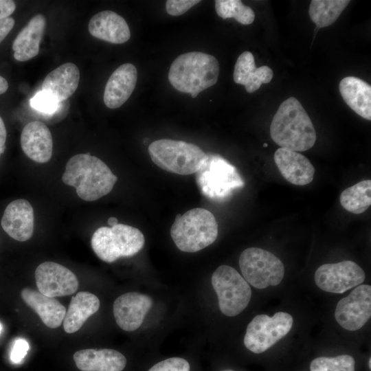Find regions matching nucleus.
Returning <instances> with one entry per match:
<instances>
[{
	"instance_id": "obj_1",
	"label": "nucleus",
	"mask_w": 371,
	"mask_h": 371,
	"mask_svg": "<svg viewBox=\"0 0 371 371\" xmlns=\"http://www.w3.org/2000/svg\"><path fill=\"white\" fill-rule=\"evenodd\" d=\"M269 129L271 139L280 148L293 151L308 150L316 141L311 118L299 100L293 96L281 103Z\"/></svg>"
},
{
	"instance_id": "obj_2",
	"label": "nucleus",
	"mask_w": 371,
	"mask_h": 371,
	"mask_svg": "<svg viewBox=\"0 0 371 371\" xmlns=\"http://www.w3.org/2000/svg\"><path fill=\"white\" fill-rule=\"evenodd\" d=\"M62 180L74 187L80 199L93 201L109 194L117 178L99 158L78 154L67 163Z\"/></svg>"
},
{
	"instance_id": "obj_3",
	"label": "nucleus",
	"mask_w": 371,
	"mask_h": 371,
	"mask_svg": "<svg viewBox=\"0 0 371 371\" xmlns=\"http://www.w3.org/2000/svg\"><path fill=\"white\" fill-rule=\"evenodd\" d=\"M219 63L210 54L192 52L179 56L170 65L168 80L182 93L196 98L202 91L214 85L218 78Z\"/></svg>"
},
{
	"instance_id": "obj_4",
	"label": "nucleus",
	"mask_w": 371,
	"mask_h": 371,
	"mask_svg": "<svg viewBox=\"0 0 371 371\" xmlns=\"http://www.w3.org/2000/svg\"><path fill=\"white\" fill-rule=\"evenodd\" d=\"M218 234V223L209 210L196 207L178 214L170 228V236L177 248L194 253L212 244Z\"/></svg>"
},
{
	"instance_id": "obj_5",
	"label": "nucleus",
	"mask_w": 371,
	"mask_h": 371,
	"mask_svg": "<svg viewBox=\"0 0 371 371\" xmlns=\"http://www.w3.org/2000/svg\"><path fill=\"white\" fill-rule=\"evenodd\" d=\"M148 150L151 160L158 167L181 175L196 173L208 157L194 144L170 139L153 142Z\"/></svg>"
},
{
	"instance_id": "obj_6",
	"label": "nucleus",
	"mask_w": 371,
	"mask_h": 371,
	"mask_svg": "<svg viewBox=\"0 0 371 371\" xmlns=\"http://www.w3.org/2000/svg\"><path fill=\"white\" fill-rule=\"evenodd\" d=\"M91 243L96 256L110 263L121 257H130L137 254L143 248L145 238L137 228L118 223L111 227L97 229Z\"/></svg>"
},
{
	"instance_id": "obj_7",
	"label": "nucleus",
	"mask_w": 371,
	"mask_h": 371,
	"mask_svg": "<svg viewBox=\"0 0 371 371\" xmlns=\"http://www.w3.org/2000/svg\"><path fill=\"white\" fill-rule=\"evenodd\" d=\"M211 281L223 314L234 317L246 308L251 297V289L234 268L225 265L219 266L213 273Z\"/></svg>"
},
{
	"instance_id": "obj_8",
	"label": "nucleus",
	"mask_w": 371,
	"mask_h": 371,
	"mask_svg": "<svg viewBox=\"0 0 371 371\" xmlns=\"http://www.w3.org/2000/svg\"><path fill=\"white\" fill-rule=\"evenodd\" d=\"M239 266L243 278L258 289L279 284L284 275L282 261L271 252L258 247L245 249L240 256Z\"/></svg>"
},
{
	"instance_id": "obj_9",
	"label": "nucleus",
	"mask_w": 371,
	"mask_h": 371,
	"mask_svg": "<svg viewBox=\"0 0 371 371\" xmlns=\"http://www.w3.org/2000/svg\"><path fill=\"white\" fill-rule=\"evenodd\" d=\"M293 322L292 316L285 312H278L273 317L256 315L247 327L244 344L252 352L262 353L286 336Z\"/></svg>"
},
{
	"instance_id": "obj_10",
	"label": "nucleus",
	"mask_w": 371,
	"mask_h": 371,
	"mask_svg": "<svg viewBox=\"0 0 371 371\" xmlns=\"http://www.w3.org/2000/svg\"><path fill=\"white\" fill-rule=\"evenodd\" d=\"M197 173L201 192L212 199L224 196L231 189L243 185L235 168L218 155H208Z\"/></svg>"
},
{
	"instance_id": "obj_11",
	"label": "nucleus",
	"mask_w": 371,
	"mask_h": 371,
	"mask_svg": "<svg viewBox=\"0 0 371 371\" xmlns=\"http://www.w3.org/2000/svg\"><path fill=\"white\" fill-rule=\"evenodd\" d=\"M314 279L320 289L342 293L361 284L365 280V273L356 262L344 260L321 265L317 269Z\"/></svg>"
},
{
	"instance_id": "obj_12",
	"label": "nucleus",
	"mask_w": 371,
	"mask_h": 371,
	"mask_svg": "<svg viewBox=\"0 0 371 371\" xmlns=\"http://www.w3.org/2000/svg\"><path fill=\"white\" fill-rule=\"evenodd\" d=\"M371 316V286H357L346 297L340 300L335 317L344 329L354 331L362 328Z\"/></svg>"
},
{
	"instance_id": "obj_13",
	"label": "nucleus",
	"mask_w": 371,
	"mask_h": 371,
	"mask_svg": "<svg viewBox=\"0 0 371 371\" xmlns=\"http://www.w3.org/2000/svg\"><path fill=\"white\" fill-rule=\"evenodd\" d=\"M35 279L38 291L51 297L71 295L79 285L76 276L71 270L50 261L36 267Z\"/></svg>"
},
{
	"instance_id": "obj_14",
	"label": "nucleus",
	"mask_w": 371,
	"mask_h": 371,
	"mask_svg": "<svg viewBox=\"0 0 371 371\" xmlns=\"http://www.w3.org/2000/svg\"><path fill=\"white\" fill-rule=\"evenodd\" d=\"M153 305L152 298L143 293L128 292L117 297L113 302V315L120 328L134 331L142 324Z\"/></svg>"
},
{
	"instance_id": "obj_15",
	"label": "nucleus",
	"mask_w": 371,
	"mask_h": 371,
	"mask_svg": "<svg viewBox=\"0 0 371 371\" xmlns=\"http://www.w3.org/2000/svg\"><path fill=\"white\" fill-rule=\"evenodd\" d=\"M1 226L14 240H29L34 232V210L31 204L25 199L12 201L3 212Z\"/></svg>"
},
{
	"instance_id": "obj_16",
	"label": "nucleus",
	"mask_w": 371,
	"mask_h": 371,
	"mask_svg": "<svg viewBox=\"0 0 371 371\" xmlns=\"http://www.w3.org/2000/svg\"><path fill=\"white\" fill-rule=\"evenodd\" d=\"M273 159L280 174L289 183L305 186L313 181L315 168L302 154L279 148L275 152Z\"/></svg>"
},
{
	"instance_id": "obj_17",
	"label": "nucleus",
	"mask_w": 371,
	"mask_h": 371,
	"mask_svg": "<svg viewBox=\"0 0 371 371\" xmlns=\"http://www.w3.org/2000/svg\"><path fill=\"white\" fill-rule=\"evenodd\" d=\"M21 146L24 153L38 163L47 162L52 157L53 140L48 127L41 122L27 124L21 135Z\"/></svg>"
},
{
	"instance_id": "obj_18",
	"label": "nucleus",
	"mask_w": 371,
	"mask_h": 371,
	"mask_svg": "<svg viewBox=\"0 0 371 371\" xmlns=\"http://www.w3.org/2000/svg\"><path fill=\"white\" fill-rule=\"evenodd\" d=\"M137 78V69L131 63L117 67L109 77L104 91L103 100L109 109L120 107L135 89Z\"/></svg>"
},
{
	"instance_id": "obj_19",
	"label": "nucleus",
	"mask_w": 371,
	"mask_h": 371,
	"mask_svg": "<svg viewBox=\"0 0 371 371\" xmlns=\"http://www.w3.org/2000/svg\"><path fill=\"white\" fill-rule=\"evenodd\" d=\"M88 29L93 36L114 44L124 43L131 36L125 19L110 10L102 11L93 16Z\"/></svg>"
},
{
	"instance_id": "obj_20",
	"label": "nucleus",
	"mask_w": 371,
	"mask_h": 371,
	"mask_svg": "<svg viewBox=\"0 0 371 371\" xmlns=\"http://www.w3.org/2000/svg\"><path fill=\"white\" fill-rule=\"evenodd\" d=\"M74 360L82 371H122L126 357L113 349H84L76 352Z\"/></svg>"
},
{
	"instance_id": "obj_21",
	"label": "nucleus",
	"mask_w": 371,
	"mask_h": 371,
	"mask_svg": "<svg viewBox=\"0 0 371 371\" xmlns=\"http://www.w3.org/2000/svg\"><path fill=\"white\" fill-rule=\"evenodd\" d=\"M80 71L72 63H66L47 75L42 83V91L52 95L58 102L69 98L77 89Z\"/></svg>"
},
{
	"instance_id": "obj_22",
	"label": "nucleus",
	"mask_w": 371,
	"mask_h": 371,
	"mask_svg": "<svg viewBox=\"0 0 371 371\" xmlns=\"http://www.w3.org/2000/svg\"><path fill=\"white\" fill-rule=\"evenodd\" d=\"M21 295L24 302L39 315L47 327L56 328L63 324L66 308L55 297L27 287L23 289Z\"/></svg>"
},
{
	"instance_id": "obj_23",
	"label": "nucleus",
	"mask_w": 371,
	"mask_h": 371,
	"mask_svg": "<svg viewBox=\"0 0 371 371\" xmlns=\"http://www.w3.org/2000/svg\"><path fill=\"white\" fill-rule=\"evenodd\" d=\"M45 27V17L38 14L21 30L12 43L14 57L16 60L27 61L38 54Z\"/></svg>"
},
{
	"instance_id": "obj_24",
	"label": "nucleus",
	"mask_w": 371,
	"mask_h": 371,
	"mask_svg": "<svg viewBox=\"0 0 371 371\" xmlns=\"http://www.w3.org/2000/svg\"><path fill=\"white\" fill-rule=\"evenodd\" d=\"M273 76V72L268 66L256 67L254 57L250 52H243L236 60L234 80L244 85L248 93H254L262 84L270 82Z\"/></svg>"
},
{
	"instance_id": "obj_25",
	"label": "nucleus",
	"mask_w": 371,
	"mask_h": 371,
	"mask_svg": "<svg viewBox=\"0 0 371 371\" xmlns=\"http://www.w3.org/2000/svg\"><path fill=\"white\" fill-rule=\"evenodd\" d=\"M339 88L346 104L361 117L370 120V85L359 78L347 76L341 80Z\"/></svg>"
},
{
	"instance_id": "obj_26",
	"label": "nucleus",
	"mask_w": 371,
	"mask_h": 371,
	"mask_svg": "<svg viewBox=\"0 0 371 371\" xmlns=\"http://www.w3.org/2000/svg\"><path fill=\"white\" fill-rule=\"evenodd\" d=\"M98 297L88 291H80L71 297L63 320V329L67 333L78 331L100 308Z\"/></svg>"
},
{
	"instance_id": "obj_27",
	"label": "nucleus",
	"mask_w": 371,
	"mask_h": 371,
	"mask_svg": "<svg viewBox=\"0 0 371 371\" xmlns=\"http://www.w3.org/2000/svg\"><path fill=\"white\" fill-rule=\"evenodd\" d=\"M339 201L345 210L352 214L366 211L371 205V180L361 181L343 190Z\"/></svg>"
},
{
	"instance_id": "obj_28",
	"label": "nucleus",
	"mask_w": 371,
	"mask_h": 371,
	"mask_svg": "<svg viewBox=\"0 0 371 371\" xmlns=\"http://www.w3.org/2000/svg\"><path fill=\"white\" fill-rule=\"evenodd\" d=\"M349 3L348 0H312L308 14L317 27H328L337 21Z\"/></svg>"
},
{
	"instance_id": "obj_29",
	"label": "nucleus",
	"mask_w": 371,
	"mask_h": 371,
	"mask_svg": "<svg viewBox=\"0 0 371 371\" xmlns=\"http://www.w3.org/2000/svg\"><path fill=\"white\" fill-rule=\"evenodd\" d=\"M215 10L222 19L234 18L243 25L252 23L255 19L254 10L240 0H216Z\"/></svg>"
},
{
	"instance_id": "obj_30",
	"label": "nucleus",
	"mask_w": 371,
	"mask_h": 371,
	"mask_svg": "<svg viewBox=\"0 0 371 371\" xmlns=\"http://www.w3.org/2000/svg\"><path fill=\"white\" fill-rule=\"evenodd\" d=\"M355 361L348 355L335 357H320L313 359L311 371H355Z\"/></svg>"
},
{
	"instance_id": "obj_31",
	"label": "nucleus",
	"mask_w": 371,
	"mask_h": 371,
	"mask_svg": "<svg viewBox=\"0 0 371 371\" xmlns=\"http://www.w3.org/2000/svg\"><path fill=\"white\" fill-rule=\"evenodd\" d=\"M30 103L33 109L46 114L55 113L60 104L52 95L42 90L30 99Z\"/></svg>"
},
{
	"instance_id": "obj_32",
	"label": "nucleus",
	"mask_w": 371,
	"mask_h": 371,
	"mask_svg": "<svg viewBox=\"0 0 371 371\" xmlns=\"http://www.w3.org/2000/svg\"><path fill=\"white\" fill-rule=\"evenodd\" d=\"M189 363L180 357H171L159 361L148 371H190Z\"/></svg>"
},
{
	"instance_id": "obj_33",
	"label": "nucleus",
	"mask_w": 371,
	"mask_h": 371,
	"mask_svg": "<svg viewBox=\"0 0 371 371\" xmlns=\"http://www.w3.org/2000/svg\"><path fill=\"white\" fill-rule=\"evenodd\" d=\"M200 1L196 0H168L166 3V9L170 15L179 16Z\"/></svg>"
},
{
	"instance_id": "obj_34",
	"label": "nucleus",
	"mask_w": 371,
	"mask_h": 371,
	"mask_svg": "<svg viewBox=\"0 0 371 371\" xmlns=\"http://www.w3.org/2000/svg\"><path fill=\"white\" fill-rule=\"evenodd\" d=\"M29 350L28 343L23 339H16L11 352V359L14 363L20 362L26 355Z\"/></svg>"
},
{
	"instance_id": "obj_35",
	"label": "nucleus",
	"mask_w": 371,
	"mask_h": 371,
	"mask_svg": "<svg viewBox=\"0 0 371 371\" xmlns=\"http://www.w3.org/2000/svg\"><path fill=\"white\" fill-rule=\"evenodd\" d=\"M16 5L13 1L0 0V20L8 18L15 10Z\"/></svg>"
},
{
	"instance_id": "obj_36",
	"label": "nucleus",
	"mask_w": 371,
	"mask_h": 371,
	"mask_svg": "<svg viewBox=\"0 0 371 371\" xmlns=\"http://www.w3.org/2000/svg\"><path fill=\"white\" fill-rule=\"evenodd\" d=\"M14 25V19L11 17L0 20V43L8 36Z\"/></svg>"
},
{
	"instance_id": "obj_37",
	"label": "nucleus",
	"mask_w": 371,
	"mask_h": 371,
	"mask_svg": "<svg viewBox=\"0 0 371 371\" xmlns=\"http://www.w3.org/2000/svg\"><path fill=\"white\" fill-rule=\"evenodd\" d=\"M7 132L4 122L0 116V157L5 149Z\"/></svg>"
},
{
	"instance_id": "obj_38",
	"label": "nucleus",
	"mask_w": 371,
	"mask_h": 371,
	"mask_svg": "<svg viewBox=\"0 0 371 371\" xmlns=\"http://www.w3.org/2000/svg\"><path fill=\"white\" fill-rule=\"evenodd\" d=\"M8 89V83L7 80L0 76V94L4 93Z\"/></svg>"
},
{
	"instance_id": "obj_39",
	"label": "nucleus",
	"mask_w": 371,
	"mask_h": 371,
	"mask_svg": "<svg viewBox=\"0 0 371 371\" xmlns=\"http://www.w3.org/2000/svg\"><path fill=\"white\" fill-rule=\"evenodd\" d=\"M108 223L109 225H111V227L113 226H115L117 224H118V221L116 218L115 217H110L109 219H108Z\"/></svg>"
},
{
	"instance_id": "obj_40",
	"label": "nucleus",
	"mask_w": 371,
	"mask_h": 371,
	"mask_svg": "<svg viewBox=\"0 0 371 371\" xmlns=\"http://www.w3.org/2000/svg\"><path fill=\"white\" fill-rule=\"evenodd\" d=\"M369 368L371 369V358L369 359Z\"/></svg>"
},
{
	"instance_id": "obj_41",
	"label": "nucleus",
	"mask_w": 371,
	"mask_h": 371,
	"mask_svg": "<svg viewBox=\"0 0 371 371\" xmlns=\"http://www.w3.org/2000/svg\"><path fill=\"white\" fill-rule=\"evenodd\" d=\"M1 330H2V326H1V324H0V333L1 332Z\"/></svg>"
},
{
	"instance_id": "obj_42",
	"label": "nucleus",
	"mask_w": 371,
	"mask_h": 371,
	"mask_svg": "<svg viewBox=\"0 0 371 371\" xmlns=\"http://www.w3.org/2000/svg\"><path fill=\"white\" fill-rule=\"evenodd\" d=\"M263 146H264V147H267V143L264 144H263Z\"/></svg>"
},
{
	"instance_id": "obj_43",
	"label": "nucleus",
	"mask_w": 371,
	"mask_h": 371,
	"mask_svg": "<svg viewBox=\"0 0 371 371\" xmlns=\"http://www.w3.org/2000/svg\"><path fill=\"white\" fill-rule=\"evenodd\" d=\"M223 371H234L232 370H223Z\"/></svg>"
}]
</instances>
